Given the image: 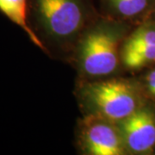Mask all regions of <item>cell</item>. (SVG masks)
I'll return each instance as SVG.
<instances>
[{
    "instance_id": "obj_1",
    "label": "cell",
    "mask_w": 155,
    "mask_h": 155,
    "mask_svg": "<svg viewBox=\"0 0 155 155\" xmlns=\"http://www.w3.org/2000/svg\"><path fill=\"white\" fill-rule=\"evenodd\" d=\"M34 17L45 33L56 40H70L83 28L87 0H28Z\"/></svg>"
},
{
    "instance_id": "obj_2",
    "label": "cell",
    "mask_w": 155,
    "mask_h": 155,
    "mask_svg": "<svg viewBox=\"0 0 155 155\" xmlns=\"http://www.w3.org/2000/svg\"><path fill=\"white\" fill-rule=\"evenodd\" d=\"M121 35L110 27H99L91 30L80 47V65L86 74L99 77L116 71L119 62Z\"/></svg>"
},
{
    "instance_id": "obj_3",
    "label": "cell",
    "mask_w": 155,
    "mask_h": 155,
    "mask_svg": "<svg viewBox=\"0 0 155 155\" xmlns=\"http://www.w3.org/2000/svg\"><path fill=\"white\" fill-rule=\"evenodd\" d=\"M87 97L95 110L110 121H122L137 110V96L127 82L112 79L91 85Z\"/></svg>"
},
{
    "instance_id": "obj_4",
    "label": "cell",
    "mask_w": 155,
    "mask_h": 155,
    "mask_svg": "<svg viewBox=\"0 0 155 155\" xmlns=\"http://www.w3.org/2000/svg\"><path fill=\"white\" fill-rule=\"evenodd\" d=\"M122 136L128 149L147 153L155 146V117L148 110L134 111L122 121Z\"/></svg>"
},
{
    "instance_id": "obj_5",
    "label": "cell",
    "mask_w": 155,
    "mask_h": 155,
    "mask_svg": "<svg viewBox=\"0 0 155 155\" xmlns=\"http://www.w3.org/2000/svg\"><path fill=\"white\" fill-rule=\"evenodd\" d=\"M123 142L122 134L104 121L91 122L84 131V143L91 154H122Z\"/></svg>"
},
{
    "instance_id": "obj_6",
    "label": "cell",
    "mask_w": 155,
    "mask_h": 155,
    "mask_svg": "<svg viewBox=\"0 0 155 155\" xmlns=\"http://www.w3.org/2000/svg\"><path fill=\"white\" fill-rule=\"evenodd\" d=\"M28 0H0V12L22 28L36 47L45 50L42 41L28 24Z\"/></svg>"
},
{
    "instance_id": "obj_7",
    "label": "cell",
    "mask_w": 155,
    "mask_h": 155,
    "mask_svg": "<svg viewBox=\"0 0 155 155\" xmlns=\"http://www.w3.org/2000/svg\"><path fill=\"white\" fill-rule=\"evenodd\" d=\"M103 5L112 15L120 18H133L149 8L151 0H102Z\"/></svg>"
},
{
    "instance_id": "obj_8",
    "label": "cell",
    "mask_w": 155,
    "mask_h": 155,
    "mask_svg": "<svg viewBox=\"0 0 155 155\" xmlns=\"http://www.w3.org/2000/svg\"><path fill=\"white\" fill-rule=\"evenodd\" d=\"M122 59L129 69H140L155 62V45L122 48Z\"/></svg>"
},
{
    "instance_id": "obj_9",
    "label": "cell",
    "mask_w": 155,
    "mask_h": 155,
    "mask_svg": "<svg viewBox=\"0 0 155 155\" xmlns=\"http://www.w3.org/2000/svg\"><path fill=\"white\" fill-rule=\"evenodd\" d=\"M155 45V27L147 25L136 29L126 41L123 48Z\"/></svg>"
},
{
    "instance_id": "obj_10",
    "label": "cell",
    "mask_w": 155,
    "mask_h": 155,
    "mask_svg": "<svg viewBox=\"0 0 155 155\" xmlns=\"http://www.w3.org/2000/svg\"><path fill=\"white\" fill-rule=\"evenodd\" d=\"M147 85L149 93L155 97V69L149 72L147 77Z\"/></svg>"
}]
</instances>
